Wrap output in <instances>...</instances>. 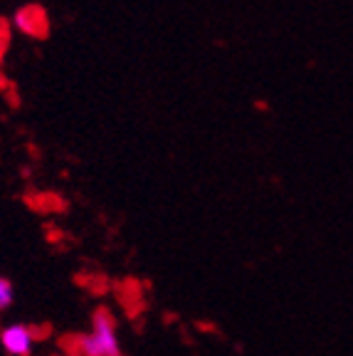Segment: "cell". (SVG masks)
Instances as JSON below:
<instances>
[{"label": "cell", "mask_w": 353, "mask_h": 356, "mask_svg": "<svg viewBox=\"0 0 353 356\" xmlns=\"http://www.w3.org/2000/svg\"><path fill=\"white\" fill-rule=\"evenodd\" d=\"M119 337H116V322L109 309L94 312L92 332L84 334L77 341L79 356H119Z\"/></svg>", "instance_id": "cell-1"}, {"label": "cell", "mask_w": 353, "mask_h": 356, "mask_svg": "<svg viewBox=\"0 0 353 356\" xmlns=\"http://www.w3.org/2000/svg\"><path fill=\"white\" fill-rule=\"evenodd\" d=\"M15 28L33 40H47L50 38V15L42 6L30 3L15 13Z\"/></svg>", "instance_id": "cell-2"}, {"label": "cell", "mask_w": 353, "mask_h": 356, "mask_svg": "<svg viewBox=\"0 0 353 356\" xmlns=\"http://www.w3.org/2000/svg\"><path fill=\"white\" fill-rule=\"evenodd\" d=\"M15 300V292H13V284L6 277H0V312H6L8 307Z\"/></svg>", "instance_id": "cell-4"}, {"label": "cell", "mask_w": 353, "mask_h": 356, "mask_svg": "<svg viewBox=\"0 0 353 356\" xmlns=\"http://www.w3.org/2000/svg\"><path fill=\"white\" fill-rule=\"evenodd\" d=\"M8 44H10V25L0 17V65H3V55H6Z\"/></svg>", "instance_id": "cell-5"}, {"label": "cell", "mask_w": 353, "mask_h": 356, "mask_svg": "<svg viewBox=\"0 0 353 356\" xmlns=\"http://www.w3.org/2000/svg\"><path fill=\"white\" fill-rule=\"evenodd\" d=\"M0 341L6 346L8 354L13 356H28L33 351V332L22 324H13L0 332Z\"/></svg>", "instance_id": "cell-3"}]
</instances>
